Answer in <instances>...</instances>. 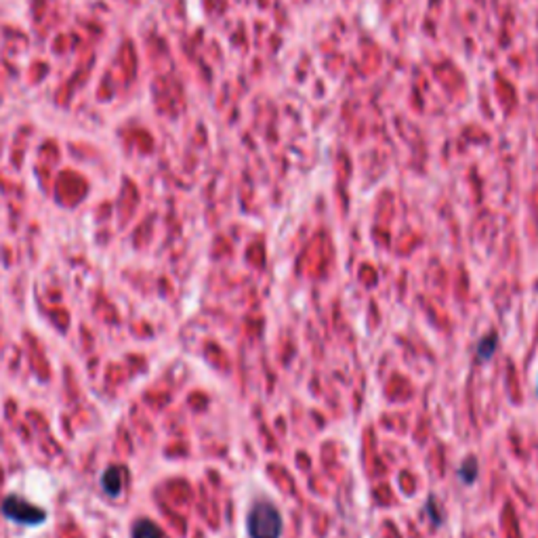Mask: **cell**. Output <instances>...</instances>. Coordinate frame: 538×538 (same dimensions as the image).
<instances>
[{
  "mask_svg": "<svg viewBox=\"0 0 538 538\" xmlns=\"http://www.w3.org/2000/svg\"><path fill=\"white\" fill-rule=\"evenodd\" d=\"M282 513L277 511V507L268 501V498H259L246 518V530L251 538H280L282 537Z\"/></svg>",
  "mask_w": 538,
  "mask_h": 538,
  "instance_id": "cell-1",
  "label": "cell"
},
{
  "mask_svg": "<svg viewBox=\"0 0 538 538\" xmlns=\"http://www.w3.org/2000/svg\"><path fill=\"white\" fill-rule=\"evenodd\" d=\"M2 511L8 520H13L17 524H23V526H38L47 520L44 509H40V507H36V505H32L25 498L15 496V494L4 498Z\"/></svg>",
  "mask_w": 538,
  "mask_h": 538,
  "instance_id": "cell-2",
  "label": "cell"
},
{
  "mask_svg": "<svg viewBox=\"0 0 538 538\" xmlns=\"http://www.w3.org/2000/svg\"><path fill=\"white\" fill-rule=\"evenodd\" d=\"M101 484H103V490H105L109 496H118L120 490H122V484H124V469H122V467H109V469L103 473Z\"/></svg>",
  "mask_w": 538,
  "mask_h": 538,
  "instance_id": "cell-3",
  "label": "cell"
},
{
  "mask_svg": "<svg viewBox=\"0 0 538 538\" xmlns=\"http://www.w3.org/2000/svg\"><path fill=\"white\" fill-rule=\"evenodd\" d=\"M133 538H165V534H162V530L154 522L141 520L133 528Z\"/></svg>",
  "mask_w": 538,
  "mask_h": 538,
  "instance_id": "cell-4",
  "label": "cell"
},
{
  "mask_svg": "<svg viewBox=\"0 0 538 538\" xmlns=\"http://www.w3.org/2000/svg\"><path fill=\"white\" fill-rule=\"evenodd\" d=\"M496 347H498V335H496V333L486 335V337L479 339V343H477V358L490 359L494 356Z\"/></svg>",
  "mask_w": 538,
  "mask_h": 538,
  "instance_id": "cell-5",
  "label": "cell"
},
{
  "mask_svg": "<svg viewBox=\"0 0 538 538\" xmlns=\"http://www.w3.org/2000/svg\"><path fill=\"white\" fill-rule=\"evenodd\" d=\"M477 471H479V467H477L475 458H467V462H462V467L458 469V477H460V482L471 486L477 479Z\"/></svg>",
  "mask_w": 538,
  "mask_h": 538,
  "instance_id": "cell-6",
  "label": "cell"
},
{
  "mask_svg": "<svg viewBox=\"0 0 538 538\" xmlns=\"http://www.w3.org/2000/svg\"><path fill=\"white\" fill-rule=\"evenodd\" d=\"M427 511H431V520H434V526H440L442 524V518H438L436 513V501L434 498H429V503H427Z\"/></svg>",
  "mask_w": 538,
  "mask_h": 538,
  "instance_id": "cell-7",
  "label": "cell"
}]
</instances>
